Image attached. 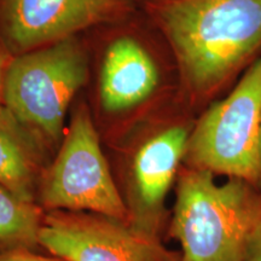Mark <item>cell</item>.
Listing matches in <instances>:
<instances>
[{
  "instance_id": "obj_16",
  "label": "cell",
  "mask_w": 261,
  "mask_h": 261,
  "mask_svg": "<svg viewBox=\"0 0 261 261\" xmlns=\"http://www.w3.org/2000/svg\"><path fill=\"white\" fill-rule=\"evenodd\" d=\"M260 156H261V123H260Z\"/></svg>"
},
{
  "instance_id": "obj_4",
  "label": "cell",
  "mask_w": 261,
  "mask_h": 261,
  "mask_svg": "<svg viewBox=\"0 0 261 261\" xmlns=\"http://www.w3.org/2000/svg\"><path fill=\"white\" fill-rule=\"evenodd\" d=\"M261 56L195 120L184 166L261 187Z\"/></svg>"
},
{
  "instance_id": "obj_10",
  "label": "cell",
  "mask_w": 261,
  "mask_h": 261,
  "mask_svg": "<svg viewBox=\"0 0 261 261\" xmlns=\"http://www.w3.org/2000/svg\"><path fill=\"white\" fill-rule=\"evenodd\" d=\"M45 150L46 144L0 104V185L34 202L45 171Z\"/></svg>"
},
{
  "instance_id": "obj_15",
  "label": "cell",
  "mask_w": 261,
  "mask_h": 261,
  "mask_svg": "<svg viewBox=\"0 0 261 261\" xmlns=\"http://www.w3.org/2000/svg\"><path fill=\"white\" fill-rule=\"evenodd\" d=\"M138 4H143L144 6L146 5H151V4H156V3H162V2H168V0H137Z\"/></svg>"
},
{
  "instance_id": "obj_11",
  "label": "cell",
  "mask_w": 261,
  "mask_h": 261,
  "mask_svg": "<svg viewBox=\"0 0 261 261\" xmlns=\"http://www.w3.org/2000/svg\"><path fill=\"white\" fill-rule=\"evenodd\" d=\"M44 212L0 185V252L17 248L34 249L44 221Z\"/></svg>"
},
{
  "instance_id": "obj_8",
  "label": "cell",
  "mask_w": 261,
  "mask_h": 261,
  "mask_svg": "<svg viewBox=\"0 0 261 261\" xmlns=\"http://www.w3.org/2000/svg\"><path fill=\"white\" fill-rule=\"evenodd\" d=\"M137 4V0H0V38L16 56L120 21Z\"/></svg>"
},
{
  "instance_id": "obj_1",
  "label": "cell",
  "mask_w": 261,
  "mask_h": 261,
  "mask_svg": "<svg viewBox=\"0 0 261 261\" xmlns=\"http://www.w3.org/2000/svg\"><path fill=\"white\" fill-rule=\"evenodd\" d=\"M191 113L233 87L261 56V0H168L144 6Z\"/></svg>"
},
{
  "instance_id": "obj_13",
  "label": "cell",
  "mask_w": 261,
  "mask_h": 261,
  "mask_svg": "<svg viewBox=\"0 0 261 261\" xmlns=\"http://www.w3.org/2000/svg\"><path fill=\"white\" fill-rule=\"evenodd\" d=\"M244 261H261V223L248 241Z\"/></svg>"
},
{
  "instance_id": "obj_3",
  "label": "cell",
  "mask_w": 261,
  "mask_h": 261,
  "mask_svg": "<svg viewBox=\"0 0 261 261\" xmlns=\"http://www.w3.org/2000/svg\"><path fill=\"white\" fill-rule=\"evenodd\" d=\"M89 79V56L76 37L11 58L3 104L46 146L61 145L75 94Z\"/></svg>"
},
{
  "instance_id": "obj_7",
  "label": "cell",
  "mask_w": 261,
  "mask_h": 261,
  "mask_svg": "<svg viewBox=\"0 0 261 261\" xmlns=\"http://www.w3.org/2000/svg\"><path fill=\"white\" fill-rule=\"evenodd\" d=\"M39 244L67 261H180L161 238L140 233L126 221L89 212L50 211Z\"/></svg>"
},
{
  "instance_id": "obj_6",
  "label": "cell",
  "mask_w": 261,
  "mask_h": 261,
  "mask_svg": "<svg viewBox=\"0 0 261 261\" xmlns=\"http://www.w3.org/2000/svg\"><path fill=\"white\" fill-rule=\"evenodd\" d=\"M192 113L177 98L139 139L127 163V224L140 233L159 237L166 218V198L177 181L192 127Z\"/></svg>"
},
{
  "instance_id": "obj_14",
  "label": "cell",
  "mask_w": 261,
  "mask_h": 261,
  "mask_svg": "<svg viewBox=\"0 0 261 261\" xmlns=\"http://www.w3.org/2000/svg\"><path fill=\"white\" fill-rule=\"evenodd\" d=\"M12 57H14L12 54L9 51V48L6 47L4 41L0 38V104H3V90H4L6 69H8V65Z\"/></svg>"
},
{
  "instance_id": "obj_9",
  "label": "cell",
  "mask_w": 261,
  "mask_h": 261,
  "mask_svg": "<svg viewBox=\"0 0 261 261\" xmlns=\"http://www.w3.org/2000/svg\"><path fill=\"white\" fill-rule=\"evenodd\" d=\"M177 90L169 51L160 55L133 35H120L108 44L98 77V99L106 114L120 115L160 98L171 99Z\"/></svg>"
},
{
  "instance_id": "obj_12",
  "label": "cell",
  "mask_w": 261,
  "mask_h": 261,
  "mask_svg": "<svg viewBox=\"0 0 261 261\" xmlns=\"http://www.w3.org/2000/svg\"><path fill=\"white\" fill-rule=\"evenodd\" d=\"M0 261H67L60 256H45L27 248H17L0 252Z\"/></svg>"
},
{
  "instance_id": "obj_5",
  "label": "cell",
  "mask_w": 261,
  "mask_h": 261,
  "mask_svg": "<svg viewBox=\"0 0 261 261\" xmlns=\"http://www.w3.org/2000/svg\"><path fill=\"white\" fill-rule=\"evenodd\" d=\"M38 189L41 204L48 211L89 212L128 220L86 104L75 110L56 159L42 173Z\"/></svg>"
},
{
  "instance_id": "obj_2",
  "label": "cell",
  "mask_w": 261,
  "mask_h": 261,
  "mask_svg": "<svg viewBox=\"0 0 261 261\" xmlns=\"http://www.w3.org/2000/svg\"><path fill=\"white\" fill-rule=\"evenodd\" d=\"M169 234L180 261H244L247 243L261 223V187L240 178L219 184L215 174L182 166Z\"/></svg>"
}]
</instances>
